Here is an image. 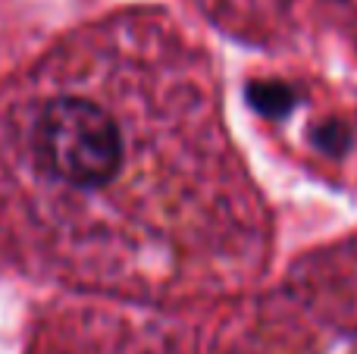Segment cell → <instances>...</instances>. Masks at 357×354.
<instances>
[{
	"mask_svg": "<svg viewBox=\"0 0 357 354\" xmlns=\"http://www.w3.org/2000/svg\"><path fill=\"white\" fill-rule=\"evenodd\" d=\"M260 257L213 60L167 13L82 25L0 88V273L182 301L232 295Z\"/></svg>",
	"mask_w": 357,
	"mask_h": 354,
	"instance_id": "obj_1",
	"label": "cell"
}]
</instances>
